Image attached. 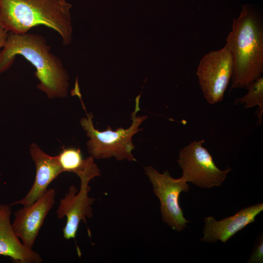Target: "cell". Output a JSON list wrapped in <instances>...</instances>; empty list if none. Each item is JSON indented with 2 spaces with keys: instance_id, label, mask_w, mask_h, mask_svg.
Instances as JSON below:
<instances>
[{
  "instance_id": "cell-1",
  "label": "cell",
  "mask_w": 263,
  "mask_h": 263,
  "mask_svg": "<svg viewBox=\"0 0 263 263\" xmlns=\"http://www.w3.org/2000/svg\"><path fill=\"white\" fill-rule=\"evenodd\" d=\"M0 51V75L8 70L17 56H21L36 69L38 88L49 98L67 96L69 76L58 56L52 53L45 37L30 33L9 32Z\"/></svg>"
},
{
  "instance_id": "cell-2",
  "label": "cell",
  "mask_w": 263,
  "mask_h": 263,
  "mask_svg": "<svg viewBox=\"0 0 263 263\" xmlns=\"http://www.w3.org/2000/svg\"><path fill=\"white\" fill-rule=\"evenodd\" d=\"M226 41L233 60L230 90L246 89L263 72V24L249 6H242Z\"/></svg>"
},
{
  "instance_id": "cell-3",
  "label": "cell",
  "mask_w": 263,
  "mask_h": 263,
  "mask_svg": "<svg viewBox=\"0 0 263 263\" xmlns=\"http://www.w3.org/2000/svg\"><path fill=\"white\" fill-rule=\"evenodd\" d=\"M71 7L66 0H0V24L18 34L35 26H46L60 35L65 46L72 40Z\"/></svg>"
},
{
  "instance_id": "cell-4",
  "label": "cell",
  "mask_w": 263,
  "mask_h": 263,
  "mask_svg": "<svg viewBox=\"0 0 263 263\" xmlns=\"http://www.w3.org/2000/svg\"><path fill=\"white\" fill-rule=\"evenodd\" d=\"M140 95L139 94L135 98V109L131 114L132 123L126 129L119 127L113 131L111 127H108L106 131H99L94 126V116L91 113H86L87 117L80 119L81 126L90 138L87 146L91 155L97 159L110 158L113 156L119 161L124 159L129 161H136L132 154V151L135 148L132 137L134 134L143 130L138 127L147 118L146 115H136L140 110Z\"/></svg>"
},
{
  "instance_id": "cell-5",
  "label": "cell",
  "mask_w": 263,
  "mask_h": 263,
  "mask_svg": "<svg viewBox=\"0 0 263 263\" xmlns=\"http://www.w3.org/2000/svg\"><path fill=\"white\" fill-rule=\"evenodd\" d=\"M204 143V139L194 141L180 150L177 162L182 170L181 177L203 188L221 186L232 169H220Z\"/></svg>"
},
{
  "instance_id": "cell-6",
  "label": "cell",
  "mask_w": 263,
  "mask_h": 263,
  "mask_svg": "<svg viewBox=\"0 0 263 263\" xmlns=\"http://www.w3.org/2000/svg\"><path fill=\"white\" fill-rule=\"evenodd\" d=\"M232 71V55L226 43L222 48L211 51L201 58L196 75L204 97L209 104L223 101Z\"/></svg>"
},
{
  "instance_id": "cell-7",
  "label": "cell",
  "mask_w": 263,
  "mask_h": 263,
  "mask_svg": "<svg viewBox=\"0 0 263 263\" xmlns=\"http://www.w3.org/2000/svg\"><path fill=\"white\" fill-rule=\"evenodd\" d=\"M146 175L151 182L153 191L160 202V212L163 222L177 232L183 230L190 223L184 216L179 204V196L182 191L187 192L189 185L181 177H172L168 171L159 172L151 166L145 168Z\"/></svg>"
},
{
  "instance_id": "cell-8",
  "label": "cell",
  "mask_w": 263,
  "mask_h": 263,
  "mask_svg": "<svg viewBox=\"0 0 263 263\" xmlns=\"http://www.w3.org/2000/svg\"><path fill=\"white\" fill-rule=\"evenodd\" d=\"M100 175L98 168L79 175V190L74 185L70 186L65 197L60 201L56 213L58 219L66 217V223L63 228V237L65 239H75L80 222L82 221L86 224V218L93 217L92 205L95 199L89 196L91 188L89 183L92 179Z\"/></svg>"
},
{
  "instance_id": "cell-9",
  "label": "cell",
  "mask_w": 263,
  "mask_h": 263,
  "mask_svg": "<svg viewBox=\"0 0 263 263\" xmlns=\"http://www.w3.org/2000/svg\"><path fill=\"white\" fill-rule=\"evenodd\" d=\"M55 194L54 188L47 189L34 203L14 212L13 229L22 244L30 249H33L44 220L55 204Z\"/></svg>"
},
{
  "instance_id": "cell-10",
  "label": "cell",
  "mask_w": 263,
  "mask_h": 263,
  "mask_svg": "<svg viewBox=\"0 0 263 263\" xmlns=\"http://www.w3.org/2000/svg\"><path fill=\"white\" fill-rule=\"evenodd\" d=\"M263 210V204L244 207L234 215L217 221L212 216L205 218L204 236L201 241L215 243L218 240L225 243L238 232L255 221V217Z\"/></svg>"
},
{
  "instance_id": "cell-11",
  "label": "cell",
  "mask_w": 263,
  "mask_h": 263,
  "mask_svg": "<svg viewBox=\"0 0 263 263\" xmlns=\"http://www.w3.org/2000/svg\"><path fill=\"white\" fill-rule=\"evenodd\" d=\"M29 150L36 169L34 182L26 196L18 201L12 203L11 206L31 205L46 191L50 184L63 172L57 156L48 155L35 143L31 144Z\"/></svg>"
},
{
  "instance_id": "cell-12",
  "label": "cell",
  "mask_w": 263,
  "mask_h": 263,
  "mask_svg": "<svg viewBox=\"0 0 263 263\" xmlns=\"http://www.w3.org/2000/svg\"><path fill=\"white\" fill-rule=\"evenodd\" d=\"M10 205L0 204V255L8 257L19 263H40L38 253L21 242L10 222Z\"/></svg>"
},
{
  "instance_id": "cell-13",
  "label": "cell",
  "mask_w": 263,
  "mask_h": 263,
  "mask_svg": "<svg viewBox=\"0 0 263 263\" xmlns=\"http://www.w3.org/2000/svg\"><path fill=\"white\" fill-rule=\"evenodd\" d=\"M57 157L63 172H74L77 176L95 164L93 156L83 159L80 149L74 147H63Z\"/></svg>"
},
{
  "instance_id": "cell-14",
  "label": "cell",
  "mask_w": 263,
  "mask_h": 263,
  "mask_svg": "<svg viewBox=\"0 0 263 263\" xmlns=\"http://www.w3.org/2000/svg\"><path fill=\"white\" fill-rule=\"evenodd\" d=\"M248 92L242 97L235 100V103L244 105L245 109L258 106L256 112L258 124H262L263 114V77L260 76L246 88Z\"/></svg>"
},
{
  "instance_id": "cell-15",
  "label": "cell",
  "mask_w": 263,
  "mask_h": 263,
  "mask_svg": "<svg viewBox=\"0 0 263 263\" xmlns=\"http://www.w3.org/2000/svg\"><path fill=\"white\" fill-rule=\"evenodd\" d=\"M263 262V236L260 237L253 252L249 259L246 262L249 263H262Z\"/></svg>"
},
{
  "instance_id": "cell-16",
  "label": "cell",
  "mask_w": 263,
  "mask_h": 263,
  "mask_svg": "<svg viewBox=\"0 0 263 263\" xmlns=\"http://www.w3.org/2000/svg\"><path fill=\"white\" fill-rule=\"evenodd\" d=\"M8 32L0 24V49L4 46Z\"/></svg>"
}]
</instances>
